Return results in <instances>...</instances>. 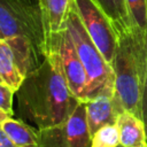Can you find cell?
Returning <instances> with one entry per match:
<instances>
[{
  "mask_svg": "<svg viewBox=\"0 0 147 147\" xmlns=\"http://www.w3.org/2000/svg\"><path fill=\"white\" fill-rule=\"evenodd\" d=\"M16 95L21 118L38 130L64 122L79 103L69 90L59 53L53 47L42 63L24 78Z\"/></svg>",
  "mask_w": 147,
  "mask_h": 147,
  "instance_id": "1",
  "label": "cell"
},
{
  "mask_svg": "<svg viewBox=\"0 0 147 147\" xmlns=\"http://www.w3.org/2000/svg\"><path fill=\"white\" fill-rule=\"evenodd\" d=\"M67 29L87 76V101L102 94L113 95L115 87V74L113 67L105 60L82 24L75 0L68 16Z\"/></svg>",
  "mask_w": 147,
  "mask_h": 147,
  "instance_id": "2",
  "label": "cell"
},
{
  "mask_svg": "<svg viewBox=\"0 0 147 147\" xmlns=\"http://www.w3.org/2000/svg\"><path fill=\"white\" fill-rule=\"evenodd\" d=\"M111 67L115 74L113 103L116 114L129 111L142 119V78L131 36L119 38Z\"/></svg>",
  "mask_w": 147,
  "mask_h": 147,
  "instance_id": "3",
  "label": "cell"
},
{
  "mask_svg": "<svg viewBox=\"0 0 147 147\" xmlns=\"http://www.w3.org/2000/svg\"><path fill=\"white\" fill-rule=\"evenodd\" d=\"M11 38L31 42L46 56V38L38 5L28 0H0V39Z\"/></svg>",
  "mask_w": 147,
  "mask_h": 147,
  "instance_id": "4",
  "label": "cell"
},
{
  "mask_svg": "<svg viewBox=\"0 0 147 147\" xmlns=\"http://www.w3.org/2000/svg\"><path fill=\"white\" fill-rule=\"evenodd\" d=\"M38 131L36 147H90L91 134L86 123L85 102L79 101L64 122Z\"/></svg>",
  "mask_w": 147,
  "mask_h": 147,
  "instance_id": "5",
  "label": "cell"
},
{
  "mask_svg": "<svg viewBox=\"0 0 147 147\" xmlns=\"http://www.w3.org/2000/svg\"><path fill=\"white\" fill-rule=\"evenodd\" d=\"M82 24L101 52L105 60L113 65L118 47V36L106 14L92 0H75Z\"/></svg>",
  "mask_w": 147,
  "mask_h": 147,
  "instance_id": "6",
  "label": "cell"
},
{
  "mask_svg": "<svg viewBox=\"0 0 147 147\" xmlns=\"http://www.w3.org/2000/svg\"><path fill=\"white\" fill-rule=\"evenodd\" d=\"M55 48L60 56L63 75L72 95L80 102H87V76L85 69L78 57L71 36L65 29L61 33L54 36L48 45V48Z\"/></svg>",
  "mask_w": 147,
  "mask_h": 147,
  "instance_id": "7",
  "label": "cell"
},
{
  "mask_svg": "<svg viewBox=\"0 0 147 147\" xmlns=\"http://www.w3.org/2000/svg\"><path fill=\"white\" fill-rule=\"evenodd\" d=\"M45 31L46 47L49 40L67 29V21L74 0H37Z\"/></svg>",
  "mask_w": 147,
  "mask_h": 147,
  "instance_id": "8",
  "label": "cell"
},
{
  "mask_svg": "<svg viewBox=\"0 0 147 147\" xmlns=\"http://www.w3.org/2000/svg\"><path fill=\"white\" fill-rule=\"evenodd\" d=\"M86 123L91 137L101 127L116 123L117 114L114 109L113 95L102 94L86 103Z\"/></svg>",
  "mask_w": 147,
  "mask_h": 147,
  "instance_id": "9",
  "label": "cell"
},
{
  "mask_svg": "<svg viewBox=\"0 0 147 147\" xmlns=\"http://www.w3.org/2000/svg\"><path fill=\"white\" fill-rule=\"evenodd\" d=\"M115 124L122 147H146V126L140 117L123 111L117 115Z\"/></svg>",
  "mask_w": 147,
  "mask_h": 147,
  "instance_id": "10",
  "label": "cell"
},
{
  "mask_svg": "<svg viewBox=\"0 0 147 147\" xmlns=\"http://www.w3.org/2000/svg\"><path fill=\"white\" fill-rule=\"evenodd\" d=\"M108 17L118 38L131 36V22L127 13L126 0H92Z\"/></svg>",
  "mask_w": 147,
  "mask_h": 147,
  "instance_id": "11",
  "label": "cell"
},
{
  "mask_svg": "<svg viewBox=\"0 0 147 147\" xmlns=\"http://www.w3.org/2000/svg\"><path fill=\"white\" fill-rule=\"evenodd\" d=\"M0 79L15 93L24 80L14 53L6 39H0Z\"/></svg>",
  "mask_w": 147,
  "mask_h": 147,
  "instance_id": "12",
  "label": "cell"
},
{
  "mask_svg": "<svg viewBox=\"0 0 147 147\" xmlns=\"http://www.w3.org/2000/svg\"><path fill=\"white\" fill-rule=\"evenodd\" d=\"M1 126L16 147H36L38 144V129L32 127L23 121L7 118Z\"/></svg>",
  "mask_w": 147,
  "mask_h": 147,
  "instance_id": "13",
  "label": "cell"
},
{
  "mask_svg": "<svg viewBox=\"0 0 147 147\" xmlns=\"http://www.w3.org/2000/svg\"><path fill=\"white\" fill-rule=\"evenodd\" d=\"M119 136L116 124L106 125L99 129L91 137L90 147H118Z\"/></svg>",
  "mask_w": 147,
  "mask_h": 147,
  "instance_id": "14",
  "label": "cell"
},
{
  "mask_svg": "<svg viewBox=\"0 0 147 147\" xmlns=\"http://www.w3.org/2000/svg\"><path fill=\"white\" fill-rule=\"evenodd\" d=\"M15 92L5 83L0 82V110L6 113L9 117H13V96Z\"/></svg>",
  "mask_w": 147,
  "mask_h": 147,
  "instance_id": "15",
  "label": "cell"
},
{
  "mask_svg": "<svg viewBox=\"0 0 147 147\" xmlns=\"http://www.w3.org/2000/svg\"><path fill=\"white\" fill-rule=\"evenodd\" d=\"M141 113L142 121L147 130V68L142 76V96H141Z\"/></svg>",
  "mask_w": 147,
  "mask_h": 147,
  "instance_id": "16",
  "label": "cell"
},
{
  "mask_svg": "<svg viewBox=\"0 0 147 147\" xmlns=\"http://www.w3.org/2000/svg\"><path fill=\"white\" fill-rule=\"evenodd\" d=\"M0 147H16L11 140L9 139V137L6 134V132L3 131L1 124H0Z\"/></svg>",
  "mask_w": 147,
  "mask_h": 147,
  "instance_id": "17",
  "label": "cell"
},
{
  "mask_svg": "<svg viewBox=\"0 0 147 147\" xmlns=\"http://www.w3.org/2000/svg\"><path fill=\"white\" fill-rule=\"evenodd\" d=\"M7 118H9V116H8L6 113H3V111L0 110V124H1L3 121H6Z\"/></svg>",
  "mask_w": 147,
  "mask_h": 147,
  "instance_id": "18",
  "label": "cell"
},
{
  "mask_svg": "<svg viewBox=\"0 0 147 147\" xmlns=\"http://www.w3.org/2000/svg\"><path fill=\"white\" fill-rule=\"evenodd\" d=\"M146 147H147V130H146Z\"/></svg>",
  "mask_w": 147,
  "mask_h": 147,
  "instance_id": "19",
  "label": "cell"
},
{
  "mask_svg": "<svg viewBox=\"0 0 147 147\" xmlns=\"http://www.w3.org/2000/svg\"><path fill=\"white\" fill-rule=\"evenodd\" d=\"M118 147H122V146H121V145H119V146H118Z\"/></svg>",
  "mask_w": 147,
  "mask_h": 147,
  "instance_id": "20",
  "label": "cell"
},
{
  "mask_svg": "<svg viewBox=\"0 0 147 147\" xmlns=\"http://www.w3.org/2000/svg\"><path fill=\"white\" fill-rule=\"evenodd\" d=\"M0 82H1V79H0Z\"/></svg>",
  "mask_w": 147,
  "mask_h": 147,
  "instance_id": "21",
  "label": "cell"
},
{
  "mask_svg": "<svg viewBox=\"0 0 147 147\" xmlns=\"http://www.w3.org/2000/svg\"><path fill=\"white\" fill-rule=\"evenodd\" d=\"M146 1H147V0H146Z\"/></svg>",
  "mask_w": 147,
  "mask_h": 147,
  "instance_id": "22",
  "label": "cell"
}]
</instances>
